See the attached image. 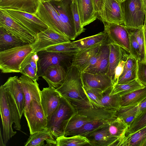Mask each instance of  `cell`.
Wrapping results in <instances>:
<instances>
[{
	"label": "cell",
	"instance_id": "816d5d0a",
	"mask_svg": "<svg viewBox=\"0 0 146 146\" xmlns=\"http://www.w3.org/2000/svg\"><path fill=\"white\" fill-rule=\"evenodd\" d=\"M138 106V112L137 116L146 109V100L140 103Z\"/></svg>",
	"mask_w": 146,
	"mask_h": 146
},
{
	"label": "cell",
	"instance_id": "ac0fdd59",
	"mask_svg": "<svg viewBox=\"0 0 146 146\" xmlns=\"http://www.w3.org/2000/svg\"><path fill=\"white\" fill-rule=\"evenodd\" d=\"M108 123L97 128L85 136L89 140L90 145L118 146V139L112 137L109 132Z\"/></svg>",
	"mask_w": 146,
	"mask_h": 146
},
{
	"label": "cell",
	"instance_id": "e575fe53",
	"mask_svg": "<svg viewBox=\"0 0 146 146\" xmlns=\"http://www.w3.org/2000/svg\"><path fill=\"white\" fill-rule=\"evenodd\" d=\"M57 146H81L90 145L89 141L86 137L77 135L67 137L64 135L56 139Z\"/></svg>",
	"mask_w": 146,
	"mask_h": 146
},
{
	"label": "cell",
	"instance_id": "f907efd6",
	"mask_svg": "<svg viewBox=\"0 0 146 146\" xmlns=\"http://www.w3.org/2000/svg\"><path fill=\"white\" fill-rule=\"evenodd\" d=\"M94 8L98 15L102 10L106 0H92Z\"/></svg>",
	"mask_w": 146,
	"mask_h": 146
},
{
	"label": "cell",
	"instance_id": "91938a15",
	"mask_svg": "<svg viewBox=\"0 0 146 146\" xmlns=\"http://www.w3.org/2000/svg\"><path fill=\"white\" fill-rule=\"evenodd\" d=\"M124 0H120L121 2H122L124 1Z\"/></svg>",
	"mask_w": 146,
	"mask_h": 146
},
{
	"label": "cell",
	"instance_id": "b9f144b4",
	"mask_svg": "<svg viewBox=\"0 0 146 146\" xmlns=\"http://www.w3.org/2000/svg\"><path fill=\"white\" fill-rule=\"evenodd\" d=\"M70 6L73 19L77 36L82 33L84 32L86 29L81 25L76 0H71Z\"/></svg>",
	"mask_w": 146,
	"mask_h": 146
},
{
	"label": "cell",
	"instance_id": "8d00e7d4",
	"mask_svg": "<svg viewBox=\"0 0 146 146\" xmlns=\"http://www.w3.org/2000/svg\"><path fill=\"white\" fill-rule=\"evenodd\" d=\"M138 112V105L120 107L117 110L116 115L122 119L129 127L137 116Z\"/></svg>",
	"mask_w": 146,
	"mask_h": 146
},
{
	"label": "cell",
	"instance_id": "d6986e66",
	"mask_svg": "<svg viewBox=\"0 0 146 146\" xmlns=\"http://www.w3.org/2000/svg\"><path fill=\"white\" fill-rule=\"evenodd\" d=\"M61 96L54 88H43L41 91V103L47 121L58 106Z\"/></svg>",
	"mask_w": 146,
	"mask_h": 146
},
{
	"label": "cell",
	"instance_id": "1f68e13d",
	"mask_svg": "<svg viewBox=\"0 0 146 146\" xmlns=\"http://www.w3.org/2000/svg\"><path fill=\"white\" fill-rule=\"evenodd\" d=\"M145 86L136 79L125 84H114L110 94L111 95L118 94L121 96L143 88Z\"/></svg>",
	"mask_w": 146,
	"mask_h": 146
},
{
	"label": "cell",
	"instance_id": "681fc988",
	"mask_svg": "<svg viewBox=\"0 0 146 146\" xmlns=\"http://www.w3.org/2000/svg\"><path fill=\"white\" fill-rule=\"evenodd\" d=\"M125 61L124 60H121L115 68L114 79V84L117 83L119 77L123 73Z\"/></svg>",
	"mask_w": 146,
	"mask_h": 146
},
{
	"label": "cell",
	"instance_id": "db71d44e",
	"mask_svg": "<svg viewBox=\"0 0 146 146\" xmlns=\"http://www.w3.org/2000/svg\"><path fill=\"white\" fill-rule=\"evenodd\" d=\"M144 32L145 41V50L146 58V26L144 25Z\"/></svg>",
	"mask_w": 146,
	"mask_h": 146
},
{
	"label": "cell",
	"instance_id": "6da1fadb",
	"mask_svg": "<svg viewBox=\"0 0 146 146\" xmlns=\"http://www.w3.org/2000/svg\"><path fill=\"white\" fill-rule=\"evenodd\" d=\"M34 50L32 44L0 52V69L1 72H20L21 64Z\"/></svg>",
	"mask_w": 146,
	"mask_h": 146
},
{
	"label": "cell",
	"instance_id": "277c9868",
	"mask_svg": "<svg viewBox=\"0 0 146 146\" xmlns=\"http://www.w3.org/2000/svg\"><path fill=\"white\" fill-rule=\"evenodd\" d=\"M121 5L124 25L134 28L143 27L145 15L142 0H125L121 2Z\"/></svg>",
	"mask_w": 146,
	"mask_h": 146
},
{
	"label": "cell",
	"instance_id": "6f0895ef",
	"mask_svg": "<svg viewBox=\"0 0 146 146\" xmlns=\"http://www.w3.org/2000/svg\"><path fill=\"white\" fill-rule=\"evenodd\" d=\"M146 97L142 101V102L141 103H142V102H143L145 101H146Z\"/></svg>",
	"mask_w": 146,
	"mask_h": 146
},
{
	"label": "cell",
	"instance_id": "7402d4cb",
	"mask_svg": "<svg viewBox=\"0 0 146 146\" xmlns=\"http://www.w3.org/2000/svg\"><path fill=\"white\" fill-rule=\"evenodd\" d=\"M41 0H0V9L18 10L35 14Z\"/></svg>",
	"mask_w": 146,
	"mask_h": 146
},
{
	"label": "cell",
	"instance_id": "7c38bea8",
	"mask_svg": "<svg viewBox=\"0 0 146 146\" xmlns=\"http://www.w3.org/2000/svg\"><path fill=\"white\" fill-rule=\"evenodd\" d=\"M70 41L65 36L48 27L36 35L35 40L32 43L34 49L33 52L38 53L52 46Z\"/></svg>",
	"mask_w": 146,
	"mask_h": 146
},
{
	"label": "cell",
	"instance_id": "c3c4849f",
	"mask_svg": "<svg viewBox=\"0 0 146 146\" xmlns=\"http://www.w3.org/2000/svg\"><path fill=\"white\" fill-rule=\"evenodd\" d=\"M137 62L138 60L129 54L125 61L123 73L120 77L123 76L127 71L135 66L137 64Z\"/></svg>",
	"mask_w": 146,
	"mask_h": 146
},
{
	"label": "cell",
	"instance_id": "7bdbcfd3",
	"mask_svg": "<svg viewBox=\"0 0 146 146\" xmlns=\"http://www.w3.org/2000/svg\"><path fill=\"white\" fill-rule=\"evenodd\" d=\"M83 88L90 103L97 107L104 108L100 100L101 93L93 89Z\"/></svg>",
	"mask_w": 146,
	"mask_h": 146
},
{
	"label": "cell",
	"instance_id": "9f6ffc18",
	"mask_svg": "<svg viewBox=\"0 0 146 146\" xmlns=\"http://www.w3.org/2000/svg\"><path fill=\"white\" fill-rule=\"evenodd\" d=\"M52 0L55 1H60L64 0H46L45 1H52Z\"/></svg>",
	"mask_w": 146,
	"mask_h": 146
},
{
	"label": "cell",
	"instance_id": "44dd1931",
	"mask_svg": "<svg viewBox=\"0 0 146 146\" xmlns=\"http://www.w3.org/2000/svg\"><path fill=\"white\" fill-rule=\"evenodd\" d=\"M3 86L14 100L20 117L24 113L25 107L24 93L18 76L9 77Z\"/></svg>",
	"mask_w": 146,
	"mask_h": 146
},
{
	"label": "cell",
	"instance_id": "d6a6232c",
	"mask_svg": "<svg viewBox=\"0 0 146 146\" xmlns=\"http://www.w3.org/2000/svg\"><path fill=\"white\" fill-rule=\"evenodd\" d=\"M27 44L15 38L0 27V52Z\"/></svg>",
	"mask_w": 146,
	"mask_h": 146
},
{
	"label": "cell",
	"instance_id": "74e56055",
	"mask_svg": "<svg viewBox=\"0 0 146 146\" xmlns=\"http://www.w3.org/2000/svg\"><path fill=\"white\" fill-rule=\"evenodd\" d=\"M93 119L87 116L76 113L70 119L66 126L64 135L76 130L82 127L86 123Z\"/></svg>",
	"mask_w": 146,
	"mask_h": 146
},
{
	"label": "cell",
	"instance_id": "8992f818",
	"mask_svg": "<svg viewBox=\"0 0 146 146\" xmlns=\"http://www.w3.org/2000/svg\"><path fill=\"white\" fill-rule=\"evenodd\" d=\"M0 27L13 36L26 44H32L36 36L18 23L5 12L0 9Z\"/></svg>",
	"mask_w": 146,
	"mask_h": 146
},
{
	"label": "cell",
	"instance_id": "bcb514c9",
	"mask_svg": "<svg viewBox=\"0 0 146 146\" xmlns=\"http://www.w3.org/2000/svg\"><path fill=\"white\" fill-rule=\"evenodd\" d=\"M20 73L23 75L27 76L34 81H37L39 77L33 68L29 63L22 66L20 68Z\"/></svg>",
	"mask_w": 146,
	"mask_h": 146
},
{
	"label": "cell",
	"instance_id": "83f0119b",
	"mask_svg": "<svg viewBox=\"0 0 146 146\" xmlns=\"http://www.w3.org/2000/svg\"><path fill=\"white\" fill-rule=\"evenodd\" d=\"M109 131L111 135L119 141L118 146H121L126 137L128 125L121 118L116 117L109 122Z\"/></svg>",
	"mask_w": 146,
	"mask_h": 146
},
{
	"label": "cell",
	"instance_id": "ffe728a7",
	"mask_svg": "<svg viewBox=\"0 0 146 146\" xmlns=\"http://www.w3.org/2000/svg\"><path fill=\"white\" fill-rule=\"evenodd\" d=\"M19 79L25 95V107L23 113L25 115L29 110L33 100L41 102V91L37 81H34L29 77L23 75Z\"/></svg>",
	"mask_w": 146,
	"mask_h": 146
},
{
	"label": "cell",
	"instance_id": "3957f363",
	"mask_svg": "<svg viewBox=\"0 0 146 146\" xmlns=\"http://www.w3.org/2000/svg\"><path fill=\"white\" fill-rule=\"evenodd\" d=\"M81 72L72 65L68 69L63 83L57 91L63 97L69 101H79L88 99L83 88Z\"/></svg>",
	"mask_w": 146,
	"mask_h": 146
},
{
	"label": "cell",
	"instance_id": "f546056e",
	"mask_svg": "<svg viewBox=\"0 0 146 146\" xmlns=\"http://www.w3.org/2000/svg\"><path fill=\"white\" fill-rule=\"evenodd\" d=\"M112 87L101 94L100 100L101 104L104 108L108 110H117L121 107V96L117 94H111Z\"/></svg>",
	"mask_w": 146,
	"mask_h": 146
},
{
	"label": "cell",
	"instance_id": "f6af8a7d",
	"mask_svg": "<svg viewBox=\"0 0 146 146\" xmlns=\"http://www.w3.org/2000/svg\"><path fill=\"white\" fill-rule=\"evenodd\" d=\"M128 31L129 34L130 41L129 54L138 61L140 58L139 46L135 36L128 30Z\"/></svg>",
	"mask_w": 146,
	"mask_h": 146
},
{
	"label": "cell",
	"instance_id": "ab89813d",
	"mask_svg": "<svg viewBox=\"0 0 146 146\" xmlns=\"http://www.w3.org/2000/svg\"><path fill=\"white\" fill-rule=\"evenodd\" d=\"M80 50L73 42L70 41L52 46L47 48L45 50L75 54Z\"/></svg>",
	"mask_w": 146,
	"mask_h": 146
},
{
	"label": "cell",
	"instance_id": "4fadbf2b",
	"mask_svg": "<svg viewBox=\"0 0 146 146\" xmlns=\"http://www.w3.org/2000/svg\"><path fill=\"white\" fill-rule=\"evenodd\" d=\"M105 43L80 50L74 55L72 65L76 67L80 72H84L96 63L101 48Z\"/></svg>",
	"mask_w": 146,
	"mask_h": 146
},
{
	"label": "cell",
	"instance_id": "7dc6e473",
	"mask_svg": "<svg viewBox=\"0 0 146 146\" xmlns=\"http://www.w3.org/2000/svg\"><path fill=\"white\" fill-rule=\"evenodd\" d=\"M137 79L142 84L146 86V62L138 61Z\"/></svg>",
	"mask_w": 146,
	"mask_h": 146
},
{
	"label": "cell",
	"instance_id": "d590c367",
	"mask_svg": "<svg viewBox=\"0 0 146 146\" xmlns=\"http://www.w3.org/2000/svg\"><path fill=\"white\" fill-rule=\"evenodd\" d=\"M110 119H93L85 123L79 129L68 133L65 136L77 135L85 136L97 128L108 123Z\"/></svg>",
	"mask_w": 146,
	"mask_h": 146
},
{
	"label": "cell",
	"instance_id": "9c48e42d",
	"mask_svg": "<svg viewBox=\"0 0 146 146\" xmlns=\"http://www.w3.org/2000/svg\"><path fill=\"white\" fill-rule=\"evenodd\" d=\"M70 101L75 108L77 113L92 119L109 120L117 117L116 110L97 107L90 104L88 99Z\"/></svg>",
	"mask_w": 146,
	"mask_h": 146
},
{
	"label": "cell",
	"instance_id": "30bf717a",
	"mask_svg": "<svg viewBox=\"0 0 146 146\" xmlns=\"http://www.w3.org/2000/svg\"><path fill=\"white\" fill-rule=\"evenodd\" d=\"M24 115L27 122L30 134L47 129V119L41 102L33 100L29 110Z\"/></svg>",
	"mask_w": 146,
	"mask_h": 146
},
{
	"label": "cell",
	"instance_id": "8fae6325",
	"mask_svg": "<svg viewBox=\"0 0 146 146\" xmlns=\"http://www.w3.org/2000/svg\"><path fill=\"white\" fill-rule=\"evenodd\" d=\"M57 11L65 29L67 38L74 40L77 37L71 9V0L50 1Z\"/></svg>",
	"mask_w": 146,
	"mask_h": 146
},
{
	"label": "cell",
	"instance_id": "cb8c5ba5",
	"mask_svg": "<svg viewBox=\"0 0 146 146\" xmlns=\"http://www.w3.org/2000/svg\"><path fill=\"white\" fill-rule=\"evenodd\" d=\"M81 25L84 27L98 18L92 0H76Z\"/></svg>",
	"mask_w": 146,
	"mask_h": 146
},
{
	"label": "cell",
	"instance_id": "5bb4252c",
	"mask_svg": "<svg viewBox=\"0 0 146 146\" xmlns=\"http://www.w3.org/2000/svg\"><path fill=\"white\" fill-rule=\"evenodd\" d=\"M0 110L3 128L2 137L5 146L8 141L16 133L12 125L13 119L9 107L6 91L3 85L0 87Z\"/></svg>",
	"mask_w": 146,
	"mask_h": 146
},
{
	"label": "cell",
	"instance_id": "484cf974",
	"mask_svg": "<svg viewBox=\"0 0 146 146\" xmlns=\"http://www.w3.org/2000/svg\"><path fill=\"white\" fill-rule=\"evenodd\" d=\"M110 43V42H108L102 46L96 63L84 72L94 74L107 73L109 67Z\"/></svg>",
	"mask_w": 146,
	"mask_h": 146
},
{
	"label": "cell",
	"instance_id": "52a82bcc",
	"mask_svg": "<svg viewBox=\"0 0 146 146\" xmlns=\"http://www.w3.org/2000/svg\"><path fill=\"white\" fill-rule=\"evenodd\" d=\"M35 15L48 27L67 38L65 29L59 16L50 1H40Z\"/></svg>",
	"mask_w": 146,
	"mask_h": 146
},
{
	"label": "cell",
	"instance_id": "2e32d148",
	"mask_svg": "<svg viewBox=\"0 0 146 146\" xmlns=\"http://www.w3.org/2000/svg\"><path fill=\"white\" fill-rule=\"evenodd\" d=\"M81 78L84 88L92 89L102 93L114 84V81L107 74H94L81 72Z\"/></svg>",
	"mask_w": 146,
	"mask_h": 146
},
{
	"label": "cell",
	"instance_id": "60d3db41",
	"mask_svg": "<svg viewBox=\"0 0 146 146\" xmlns=\"http://www.w3.org/2000/svg\"><path fill=\"white\" fill-rule=\"evenodd\" d=\"M146 126V109L137 116L129 126L126 136L132 134Z\"/></svg>",
	"mask_w": 146,
	"mask_h": 146
},
{
	"label": "cell",
	"instance_id": "5b68a950",
	"mask_svg": "<svg viewBox=\"0 0 146 146\" xmlns=\"http://www.w3.org/2000/svg\"><path fill=\"white\" fill-rule=\"evenodd\" d=\"M37 53L39 58L37 74L39 77H42L46 68L51 66L59 65L68 70L72 65L74 55L45 50Z\"/></svg>",
	"mask_w": 146,
	"mask_h": 146
},
{
	"label": "cell",
	"instance_id": "11a10c76",
	"mask_svg": "<svg viewBox=\"0 0 146 146\" xmlns=\"http://www.w3.org/2000/svg\"><path fill=\"white\" fill-rule=\"evenodd\" d=\"M144 25L146 26V13L145 15V19L144 23Z\"/></svg>",
	"mask_w": 146,
	"mask_h": 146
},
{
	"label": "cell",
	"instance_id": "e0dca14e",
	"mask_svg": "<svg viewBox=\"0 0 146 146\" xmlns=\"http://www.w3.org/2000/svg\"><path fill=\"white\" fill-rule=\"evenodd\" d=\"M120 0H106L98 17L104 23L123 24Z\"/></svg>",
	"mask_w": 146,
	"mask_h": 146
},
{
	"label": "cell",
	"instance_id": "4dcf8cb0",
	"mask_svg": "<svg viewBox=\"0 0 146 146\" xmlns=\"http://www.w3.org/2000/svg\"><path fill=\"white\" fill-rule=\"evenodd\" d=\"M146 97V86L142 88L121 96V107L138 105Z\"/></svg>",
	"mask_w": 146,
	"mask_h": 146
},
{
	"label": "cell",
	"instance_id": "680465c9",
	"mask_svg": "<svg viewBox=\"0 0 146 146\" xmlns=\"http://www.w3.org/2000/svg\"><path fill=\"white\" fill-rule=\"evenodd\" d=\"M46 0H41V2H44Z\"/></svg>",
	"mask_w": 146,
	"mask_h": 146
},
{
	"label": "cell",
	"instance_id": "603a6c76",
	"mask_svg": "<svg viewBox=\"0 0 146 146\" xmlns=\"http://www.w3.org/2000/svg\"><path fill=\"white\" fill-rule=\"evenodd\" d=\"M67 70L60 65L51 66L46 68L42 77L47 82L49 87L57 88L64 82Z\"/></svg>",
	"mask_w": 146,
	"mask_h": 146
},
{
	"label": "cell",
	"instance_id": "f1b7e54d",
	"mask_svg": "<svg viewBox=\"0 0 146 146\" xmlns=\"http://www.w3.org/2000/svg\"><path fill=\"white\" fill-rule=\"evenodd\" d=\"M109 42L110 41L108 35L105 31L96 35L73 41L76 46L80 50Z\"/></svg>",
	"mask_w": 146,
	"mask_h": 146
},
{
	"label": "cell",
	"instance_id": "d4e9b609",
	"mask_svg": "<svg viewBox=\"0 0 146 146\" xmlns=\"http://www.w3.org/2000/svg\"><path fill=\"white\" fill-rule=\"evenodd\" d=\"M129 54L118 45L110 43L108 70L107 74L113 81L116 67L121 60H126Z\"/></svg>",
	"mask_w": 146,
	"mask_h": 146
},
{
	"label": "cell",
	"instance_id": "9a60e30c",
	"mask_svg": "<svg viewBox=\"0 0 146 146\" xmlns=\"http://www.w3.org/2000/svg\"><path fill=\"white\" fill-rule=\"evenodd\" d=\"M104 24V31L108 35L110 42L118 45L129 54V34L127 27L121 24Z\"/></svg>",
	"mask_w": 146,
	"mask_h": 146
},
{
	"label": "cell",
	"instance_id": "f35d334b",
	"mask_svg": "<svg viewBox=\"0 0 146 146\" xmlns=\"http://www.w3.org/2000/svg\"><path fill=\"white\" fill-rule=\"evenodd\" d=\"M128 30L135 37L139 46L140 58L138 61L146 62L145 50V41L144 32V27L137 28L127 27Z\"/></svg>",
	"mask_w": 146,
	"mask_h": 146
},
{
	"label": "cell",
	"instance_id": "4316f807",
	"mask_svg": "<svg viewBox=\"0 0 146 146\" xmlns=\"http://www.w3.org/2000/svg\"><path fill=\"white\" fill-rule=\"evenodd\" d=\"M56 146L50 131L47 129L42 130L33 134H30L25 146Z\"/></svg>",
	"mask_w": 146,
	"mask_h": 146
},
{
	"label": "cell",
	"instance_id": "7a4b0ae2",
	"mask_svg": "<svg viewBox=\"0 0 146 146\" xmlns=\"http://www.w3.org/2000/svg\"><path fill=\"white\" fill-rule=\"evenodd\" d=\"M77 113L74 106L67 99L61 96L57 109L47 121V129L56 139L64 135L65 130L68 122Z\"/></svg>",
	"mask_w": 146,
	"mask_h": 146
},
{
	"label": "cell",
	"instance_id": "ba28073f",
	"mask_svg": "<svg viewBox=\"0 0 146 146\" xmlns=\"http://www.w3.org/2000/svg\"><path fill=\"white\" fill-rule=\"evenodd\" d=\"M4 10L14 20L36 37L38 33L48 27L46 24L35 14L15 10Z\"/></svg>",
	"mask_w": 146,
	"mask_h": 146
},
{
	"label": "cell",
	"instance_id": "f5cc1de1",
	"mask_svg": "<svg viewBox=\"0 0 146 146\" xmlns=\"http://www.w3.org/2000/svg\"><path fill=\"white\" fill-rule=\"evenodd\" d=\"M142 9L145 13H146V0H142Z\"/></svg>",
	"mask_w": 146,
	"mask_h": 146
},
{
	"label": "cell",
	"instance_id": "836d02e7",
	"mask_svg": "<svg viewBox=\"0 0 146 146\" xmlns=\"http://www.w3.org/2000/svg\"><path fill=\"white\" fill-rule=\"evenodd\" d=\"M121 146H146V126L126 136Z\"/></svg>",
	"mask_w": 146,
	"mask_h": 146
},
{
	"label": "cell",
	"instance_id": "ee69618b",
	"mask_svg": "<svg viewBox=\"0 0 146 146\" xmlns=\"http://www.w3.org/2000/svg\"><path fill=\"white\" fill-rule=\"evenodd\" d=\"M137 69V64L133 68L127 71L122 76L120 77L117 84H125L136 79Z\"/></svg>",
	"mask_w": 146,
	"mask_h": 146
}]
</instances>
